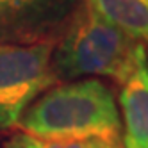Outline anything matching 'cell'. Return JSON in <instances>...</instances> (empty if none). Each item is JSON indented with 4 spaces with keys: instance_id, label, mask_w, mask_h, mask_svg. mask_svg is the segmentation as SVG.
Returning a JSON list of instances; mask_svg holds the SVG:
<instances>
[{
    "instance_id": "cell-1",
    "label": "cell",
    "mask_w": 148,
    "mask_h": 148,
    "mask_svg": "<svg viewBox=\"0 0 148 148\" xmlns=\"http://www.w3.org/2000/svg\"><path fill=\"white\" fill-rule=\"evenodd\" d=\"M16 127L39 139L121 136V116L103 82L84 79L47 89L25 109Z\"/></svg>"
},
{
    "instance_id": "cell-2",
    "label": "cell",
    "mask_w": 148,
    "mask_h": 148,
    "mask_svg": "<svg viewBox=\"0 0 148 148\" xmlns=\"http://www.w3.org/2000/svg\"><path fill=\"white\" fill-rule=\"evenodd\" d=\"M139 41L97 14L84 4L71 23L54 45L50 68L57 82L77 80L79 77H109L120 86L130 75Z\"/></svg>"
},
{
    "instance_id": "cell-3",
    "label": "cell",
    "mask_w": 148,
    "mask_h": 148,
    "mask_svg": "<svg viewBox=\"0 0 148 148\" xmlns=\"http://www.w3.org/2000/svg\"><path fill=\"white\" fill-rule=\"evenodd\" d=\"M52 50L54 43L0 45V130L14 129L29 105L57 84Z\"/></svg>"
},
{
    "instance_id": "cell-4",
    "label": "cell",
    "mask_w": 148,
    "mask_h": 148,
    "mask_svg": "<svg viewBox=\"0 0 148 148\" xmlns=\"http://www.w3.org/2000/svg\"><path fill=\"white\" fill-rule=\"evenodd\" d=\"M84 0H0V45L57 43Z\"/></svg>"
},
{
    "instance_id": "cell-5",
    "label": "cell",
    "mask_w": 148,
    "mask_h": 148,
    "mask_svg": "<svg viewBox=\"0 0 148 148\" xmlns=\"http://www.w3.org/2000/svg\"><path fill=\"white\" fill-rule=\"evenodd\" d=\"M120 105L125 123L123 148H148V59L139 43L130 75L121 84Z\"/></svg>"
},
{
    "instance_id": "cell-6",
    "label": "cell",
    "mask_w": 148,
    "mask_h": 148,
    "mask_svg": "<svg viewBox=\"0 0 148 148\" xmlns=\"http://www.w3.org/2000/svg\"><path fill=\"white\" fill-rule=\"evenodd\" d=\"M105 22L136 41H148V0H86Z\"/></svg>"
},
{
    "instance_id": "cell-7",
    "label": "cell",
    "mask_w": 148,
    "mask_h": 148,
    "mask_svg": "<svg viewBox=\"0 0 148 148\" xmlns=\"http://www.w3.org/2000/svg\"><path fill=\"white\" fill-rule=\"evenodd\" d=\"M4 148H123L121 136H93L77 139H39L23 132L13 134Z\"/></svg>"
}]
</instances>
